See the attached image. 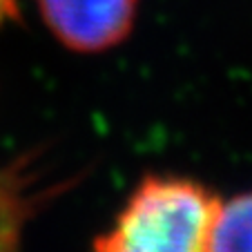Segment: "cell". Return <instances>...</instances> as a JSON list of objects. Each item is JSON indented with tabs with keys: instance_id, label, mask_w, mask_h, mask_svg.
I'll return each instance as SVG.
<instances>
[{
	"instance_id": "6da1fadb",
	"label": "cell",
	"mask_w": 252,
	"mask_h": 252,
	"mask_svg": "<svg viewBox=\"0 0 252 252\" xmlns=\"http://www.w3.org/2000/svg\"><path fill=\"white\" fill-rule=\"evenodd\" d=\"M221 201L183 176L150 174L92 252H210Z\"/></svg>"
},
{
	"instance_id": "7a4b0ae2",
	"label": "cell",
	"mask_w": 252,
	"mask_h": 252,
	"mask_svg": "<svg viewBox=\"0 0 252 252\" xmlns=\"http://www.w3.org/2000/svg\"><path fill=\"white\" fill-rule=\"evenodd\" d=\"M54 38L67 49L96 54L129 36L138 0H36Z\"/></svg>"
},
{
	"instance_id": "3957f363",
	"label": "cell",
	"mask_w": 252,
	"mask_h": 252,
	"mask_svg": "<svg viewBox=\"0 0 252 252\" xmlns=\"http://www.w3.org/2000/svg\"><path fill=\"white\" fill-rule=\"evenodd\" d=\"M210 252H252V192L219 205Z\"/></svg>"
},
{
	"instance_id": "277c9868",
	"label": "cell",
	"mask_w": 252,
	"mask_h": 252,
	"mask_svg": "<svg viewBox=\"0 0 252 252\" xmlns=\"http://www.w3.org/2000/svg\"><path fill=\"white\" fill-rule=\"evenodd\" d=\"M27 208L14 179L0 172V252H18Z\"/></svg>"
},
{
	"instance_id": "5b68a950",
	"label": "cell",
	"mask_w": 252,
	"mask_h": 252,
	"mask_svg": "<svg viewBox=\"0 0 252 252\" xmlns=\"http://www.w3.org/2000/svg\"><path fill=\"white\" fill-rule=\"evenodd\" d=\"M18 16V0H0V27Z\"/></svg>"
}]
</instances>
